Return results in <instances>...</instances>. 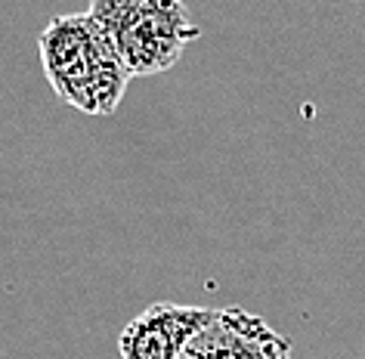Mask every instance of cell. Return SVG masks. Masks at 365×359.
Returning <instances> with one entry per match:
<instances>
[{"instance_id": "6da1fadb", "label": "cell", "mask_w": 365, "mask_h": 359, "mask_svg": "<svg viewBox=\"0 0 365 359\" xmlns=\"http://www.w3.org/2000/svg\"><path fill=\"white\" fill-rule=\"evenodd\" d=\"M41 66L53 93L84 115H112L127 93L124 69L112 38L90 13H71L41 31Z\"/></svg>"}, {"instance_id": "7a4b0ae2", "label": "cell", "mask_w": 365, "mask_h": 359, "mask_svg": "<svg viewBox=\"0 0 365 359\" xmlns=\"http://www.w3.org/2000/svg\"><path fill=\"white\" fill-rule=\"evenodd\" d=\"M87 13L112 38L130 78L173 69L182 50L202 34L182 0H90Z\"/></svg>"}, {"instance_id": "3957f363", "label": "cell", "mask_w": 365, "mask_h": 359, "mask_svg": "<svg viewBox=\"0 0 365 359\" xmlns=\"http://www.w3.org/2000/svg\"><path fill=\"white\" fill-rule=\"evenodd\" d=\"M214 313L217 310L195 303H152L118 335V353L121 359H180Z\"/></svg>"}, {"instance_id": "277c9868", "label": "cell", "mask_w": 365, "mask_h": 359, "mask_svg": "<svg viewBox=\"0 0 365 359\" xmlns=\"http://www.w3.org/2000/svg\"><path fill=\"white\" fill-rule=\"evenodd\" d=\"M180 359H291V344L260 316L230 307L214 313Z\"/></svg>"}]
</instances>
